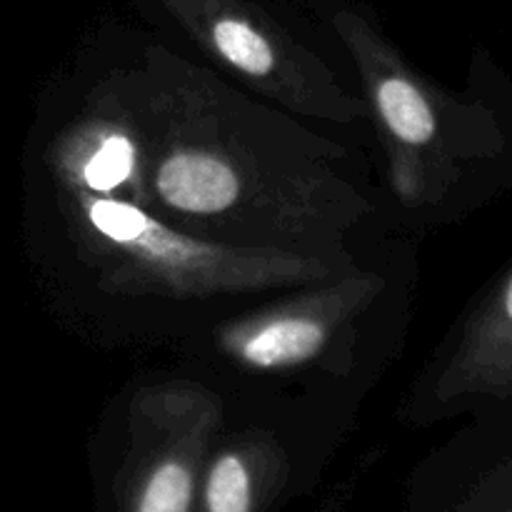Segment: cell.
Returning <instances> with one entry per match:
<instances>
[{"label": "cell", "instance_id": "1", "mask_svg": "<svg viewBox=\"0 0 512 512\" xmlns=\"http://www.w3.org/2000/svg\"><path fill=\"white\" fill-rule=\"evenodd\" d=\"M140 153L138 198L175 230L248 250L358 258L388 235L363 148L163 40L110 53Z\"/></svg>", "mask_w": 512, "mask_h": 512}, {"label": "cell", "instance_id": "2", "mask_svg": "<svg viewBox=\"0 0 512 512\" xmlns=\"http://www.w3.org/2000/svg\"><path fill=\"white\" fill-rule=\"evenodd\" d=\"M25 223L40 283L65 330L123 353H170L233 310L330 278L365 255L333 260L208 243L125 190L88 188L30 158Z\"/></svg>", "mask_w": 512, "mask_h": 512}, {"label": "cell", "instance_id": "3", "mask_svg": "<svg viewBox=\"0 0 512 512\" xmlns=\"http://www.w3.org/2000/svg\"><path fill=\"white\" fill-rule=\"evenodd\" d=\"M333 45L365 110L378 188L398 235L460 223L512 190V78L488 53L463 88L415 68L378 20L348 0H293Z\"/></svg>", "mask_w": 512, "mask_h": 512}, {"label": "cell", "instance_id": "4", "mask_svg": "<svg viewBox=\"0 0 512 512\" xmlns=\"http://www.w3.org/2000/svg\"><path fill=\"white\" fill-rule=\"evenodd\" d=\"M418 278L415 238L388 235L350 268L233 310L170 355L228 395L358 408L403 353Z\"/></svg>", "mask_w": 512, "mask_h": 512}, {"label": "cell", "instance_id": "5", "mask_svg": "<svg viewBox=\"0 0 512 512\" xmlns=\"http://www.w3.org/2000/svg\"><path fill=\"white\" fill-rule=\"evenodd\" d=\"M203 63L273 108L358 148L368 110L333 45L265 0H148Z\"/></svg>", "mask_w": 512, "mask_h": 512}, {"label": "cell", "instance_id": "6", "mask_svg": "<svg viewBox=\"0 0 512 512\" xmlns=\"http://www.w3.org/2000/svg\"><path fill=\"white\" fill-rule=\"evenodd\" d=\"M113 405L120 512H195L205 460L228 418V395L175 363L135 375Z\"/></svg>", "mask_w": 512, "mask_h": 512}, {"label": "cell", "instance_id": "7", "mask_svg": "<svg viewBox=\"0 0 512 512\" xmlns=\"http://www.w3.org/2000/svg\"><path fill=\"white\" fill-rule=\"evenodd\" d=\"M505 400H512V258L435 345L400 403V418L443 423Z\"/></svg>", "mask_w": 512, "mask_h": 512}, {"label": "cell", "instance_id": "8", "mask_svg": "<svg viewBox=\"0 0 512 512\" xmlns=\"http://www.w3.org/2000/svg\"><path fill=\"white\" fill-rule=\"evenodd\" d=\"M455 445L463 470L458 512H512V400L470 415Z\"/></svg>", "mask_w": 512, "mask_h": 512}]
</instances>
